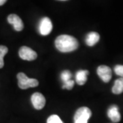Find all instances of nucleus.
<instances>
[{
	"label": "nucleus",
	"mask_w": 123,
	"mask_h": 123,
	"mask_svg": "<svg viewBox=\"0 0 123 123\" xmlns=\"http://www.w3.org/2000/svg\"><path fill=\"white\" fill-rule=\"evenodd\" d=\"M55 47L62 53H69L75 51L79 47L78 40L70 35L63 34L57 36L55 41Z\"/></svg>",
	"instance_id": "nucleus-1"
},
{
	"label": "nucleus",
	"mask_w": 123,
	"mask_h": 123,
	"mask_svg": "<svg viewBox=\"0 0 123 123\" xmlns=\"http://www.w3.org/2000/svg\"><path fill=\"white\" fill-rule=\"evenodd\" d=\"M17 77L18 79V86L22 90H26L29 88H34L38 86L39 84L37 79L29 78L23 73H18Z\"/></svg>",
	"instance_id": "nucleus-2"
},
{
	"label": "nucleus",
	"mask_w": 123,
	"mask_h": 123,
	"mask_svg": "<svg viewBox=\"0 0 123 123\" xmlns=\"http://www.w3.org/2000/svg\"><path fill=\"white\" fill-rule=\"evenodd\" d=\"M92 116V111L87 107H81L76 111L74 116V123H88Z\"/></svg>",
	"instance_id": "nucleus-3"
},
{
	"label": "nucleus",
	"mask_w": 123,
	"mask_h": 123,
	"mask_svg": "<svg viewBox=\"0 0 123 123\" xmlns=\"http://www.w3.org/2000/svg\"><path fill=\"white\" fill-rule=\"evenodd\" d=\"M18 55L22 60L27 61H32L37 58V53L35 51L26 46H23L20 48Z\"/></svg>",
	"instance_id": "nucleus-4"
},
{
	"label": "nucleus",
	"mask_w": 123,
	"mask_h": 123,
	"mask_svg": "<svg viewBox=\"0 0 123 123\" xmlns=\"http://www.w3.org/2000/svg\"><path fill=\"white\" fill-rule=\"evenodd\" d=\"M53 29V25L51 19L48 17L43 18L39 23L38 30L42 36L49 35Z\"/></svg>",
	"instance_id": "nucleus-5"
},
{
	"label": "nucleus",
	"mask_w": 123,
	"mask_h": 123,
	"mask_svg": "<svg viewBox=\"0 0 123 123\" xmlns=\"http://www.w3.org/2000/svg\"><path fill=\"white\" fill-rule=\"evenodd\" d=\"M31 101L36 110H42L45 105L46 100L44 97L40 92H35L31 97Z\"/></svg>",
	"instance_id": "nucleus-6"
},
{
	"label": "nucleus",
	"mask_w": 123,
	"mask_h": 123,
	"mask_svg": "<svg viewBox=\"0 0 123 123\" xmlns=\"http://www.w3.org/2000/svg\"><path fill=\"white\" fill-rule=\"evenodd\" d=\"M97 74L103 81L107 83L109 82L112 76V72L109 66L105 65H101L97 68Z\"/></svg>",
	"instance_id": "nucleus-7"
},
{
	"label": "nucleus",
	"mask_w": 123,
	"mask_h": 123,
	"mask_svg": "<svg viewBox=\"0 0 123 123\" xmlns=\"http://www.w3.org/2000/svg\"><path fill=\"white\" fill-rule=\"evenodd\" d=\"M8 22L13 26L14 30L21 31L23 30L24 25L21 18L15 14H11L8 17Z\"/></svg>",
	"instance_id": "nucleus-8"
},
{
	"label": "nucleus",
	"mask_w": 123,
	"mask_h": 123,
	"mask_svg": "<svg viewBox=\"0 0 123 123\" xmlns=\"http://www.w3.org/2000/svg\"><path fill=\"white\" fill-rule=\"evenodd\" d=\"M107 116L113 123H118L121 120V115L119 112L118 107L111 105L107 110Z\"/></svg>",
	"instance_id": "nucleus-9"
},
{
	"label": "nucleus",
	"mask_w": 123,
	"mask_h": 123,
	"mask_svg": "<svg viewBox=\"0 0 123 123\" xmlns=\"http://www.w3.org/2000/svg\"><path fill=\"white\" fill-rule=\"evenodd\" d=\"M100 35L96 31H91L88 33L86 38V43L89 47H93L99 41Z\"/></svg>",
	"instance_id": "nucleus-10"
},
{
	"label": "nucleus",
	"mask_w": 123,
	"mask_h": 123,
	"mask_svg": "<svg viewBox=\"0 0 123 123\" xmlns=\"http://www.w3.org/2000/svg\"><path fill=\"white\" fill-rule=\"evenodd\" d=\"M89 74V71L87 70H79L75 75L76 82L79 86H83L87 81V76Z\"/></svg>",
	"instance_id": "nucleus-11"
},
{
	"label": "nucleus",
	"mask_w": 123,
	"mask_h": 123,
	"mask_svg": "<svg viewBox=\"0 0 123 123\" xmlns=\"http://www.w3.org/2000/svg\"><path fill=\"white\" fill-rule=\"evenodd\" d=\"M112 92L115 94H120L123 92V77L119 78L115 81L112 87Z\"/></svg>",
	"instance_id": "nucleus-12"
},
{
	"label": "nucleus",
	"mask_w": 123,
	"mask_h": 123,
	"mask_svg": "<svg viewBox=\"0 0 123 123\" xmlns=\"http://www.w3.org/2000/svg\"><path fill=\"white\" fill-rule=\"evenodd\" d=\"M8 51V49L7 47L4 45H0V68H2L4 66V57Z\"/></svg>",
	"instance_id": "nucleus-13"
},
{
	"label": "nucleus",
	"mask_w": 123,
	"mask_h": 123,
	"mask_svg": "<svg viewBox=\"0 0 123 123\" xmlns=\"http://www.w3.org/2000/svg\"><path fill=\"white\" fill-rule=\"evenodd\" d=\"M60 77H61L62 81L64 82V83H66L67 81H70L72 77V74L69 70H64L62 73H61L60 75Z\"/></svg>",
	"instance_id": "nucleus-14"
},
{
	"label": "nucleus",
	"mask_w": 123,
	"mask_h": 123,
	"mask_svg": "<svg viewBox=\"0 0 123 123\" xmlns=\"http://www.w3.org/2000/svg\"><path fill=\"white\" fill-rule=\"evenodd\" d=\"M47 123H64L57 115H51L47 119Z\"/></svg>",
	"instance_id": "nucleus-15"
},
{
	"label": "nucleus",
	"mask_w": 123,
	"mask_h": 123,
	"mask_svg": "<svg viewBox=\"0 0 123 123\" xmlns=\"http://www.w3.org/2000/svg\"><path fill=\"white\" fill-rule=\"evenodd\" d=\"M75 84V81L73 79H70V81H67L66 83H64V85L62 86L63 89H67V90H71L73 88Z\"/></svg>",
	"instance_id": "nucleus-16"
},
{
	"label": "nucleus",
	"mask_w": 123,
	"mask_h": 123,
	"mask_svg": "<svg viewBox=\"0 0 123 123\" xmlns=\"http://www.w3.org/2000/svg\"><path fill=\"white\" fill-rule=\"evenodd\" d=\"M114 72L117 75L123 77V65H116L114 67Z\"/></svg>",
	"instance_id": "nucleus-17"
},
{
	"label": "nucleus",
	"mask_w": 123,
	"mask_h": 123,
	"mask_svg": "<svg viewBox=\"0 0 123 123\" xmlns=\"http://www.w3.org/2000/svg\"><path fill=\"white\" fill-rule=\"evenodd\" d=\"M6 2V0H0V6H3Z\"/></svg>",
	"instance_id": "nucleus-18"
}]
</instances>
